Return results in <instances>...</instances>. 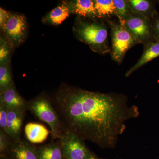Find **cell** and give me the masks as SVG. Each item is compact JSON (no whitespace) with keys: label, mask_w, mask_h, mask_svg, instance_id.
Masks as SVG:
<instances>
[{"label":"cell","mask_w":159,"mask_h":159,"mask_svg":"<svg viewBox=\"0 0 159 159\" xmlns=\"http://www.w3.org/2000/svg\"><path fill=\"white\" fill-rule=\"evenodd\" d=\"M151 25L153 39L159 41V15L157 12L152 18Z\"/></svg>","instance_id":"cell-22"},{"label":"cell","mask_w":159,"mask_h":159,"mask_svg":"<svg viewBox=\"0 0 159 159\" xmlns=\"http://www.w3.org/2000/svg\"><path fill=\"white\" fill-rule=\"evenodd\" d=\"M158 3H159V1H157Z\"/></svg>","instance_id":"cell-27"},{"label":"cell","mask_w":159,"mask_h":159,"mask_svg":"<svg viewBox=\"0 0 159 159\" xmlns=\"http://www.w3.org/2000/svg\"><path fill=\"white\" fill-rule=\"evenodd\" d=\"M73 32L77 39L88 45L94 52L101 54L110 52L107 28L102 22L77 16Z\"/></svg>","instance_id":"cell-2"},{"label":"cell","mask_w":159,"mask_h":159,"mask_svg":"<svg viewBox=\"0 0 159 159\" xmlns=\"http://www.w3.org/2000/svg\"><path fill=\"white\" fill-rule=\"evenodd\" d=\"M70 14V11L65 1H62L61 4L45 16L42 21L46 25H58L69 17Z\"/></svg>","instance_id":"cell-13"},{"label":"cell","mask_w":159,"mask_h":159,"mask_svg":"<svg viewBox=\"0 0 159 159\" xmlns=\"http://www.w3.org/2000/svg\"><path fill=\"white\" fill-rule=\"evenodd\" d=\"M9 12L1 8L0 9V28L2 29L6 25L9 18Z\"/></svg>","instance_id":"cell-24"},{"label":"cell","mask_w":159,"mask_h":159,"mask_svg":"<svg viewBox=\"0 0 159 159\" xmlns=\"http://www.w3.org/2000/svg\"><path fill=\"white\" fill-rule=\"evenodd\" d=\"M27 110L49 125L53 139L59 140L67 132L59 119L51 98L44 93L28 101Z\"/></svg>","instance_id":"cell-3"},{"label":"cell","mask_w":159,"mask_h":159,"mask_svg":"<svg viewBox=\"0 0 159 159\" xmlns=\"http://www.w3.org/2000/svg\"><path fill=\"white\" fill-rule=\"evenodd\" d=\"M59 140L62 143L65 159H89L93 156L86 147L83 140L73 133L68 131Z\"/></svg>","instance_id":"cell-7"},{"label":"cell","mask_w":159,"mask_h":159,"mask_svg":"<svg viewBox=\"0 0 159 159\" xmlns=\"http://www.w3.org/2000/svg\"><path fill=\"white\" fill-rule=\"evenodd\" d=\"M8 109L0 105V130L6 133L7 131V114Z\"/></svg>","instance_id":"cell-23"},{"label":"cell","mask_w":159,"mask_h":159,"mask_svg":"<svg viewBox=\"0 0 159 159\" xmlns=\"http://www.w3.org/2000/svg\"><path fill=\"white\" fill-rule=\"evenodd\" d=\"M6 155L11 159H38L37 147L21 140L13 142Z\"/></svg>","instance_id":"cell-10"},{"label":"cell","mask_w":159,"mask_h":159,"mask_svg":"<svg viewBox=\"0 0 159 159\" xmlns=\"http://www.w3.org/2000/svg\"><path fill=\"white\" fill-rule=\"evenodd\" d=\"M120 24L131 33L139 43L145 45L153 39L152 32L151 20L145 16L132 11Z\"/></svg>","instance_id":"cell-6"},{"label":"cell","mask_w":159,"mask_h":159,"mask_svg":"<svg viewBox=\"0 0 159 159\" xmlns=\"http://www.w3.org/2000/svg\"><path fill=\"white\" fill-rule=\"evenodd\" d=\"M97 18H106L116 15V9L111 0H93Z\"/></svg>","instance_id":"cell-17"},{"label":"cell","mask_w":159,"mask_h":159,"mask_svg":"<svg viewBox=\"0 0 159 159\" xmlns=\"http://www.w3.org/2000/svg\"><path fill=\"white\" fill-rule=\"evenodd\" d=\"M14 84L11 63L0 65V93L8 89Z\"/></svg>","instance_id":"cell-19"},{"label":"cell","mask_w":159,"mask_h":159,"mask_svg":"<svg viewBox=\"0 0 159 159\" xmlns=\"http://www.w3.org/2000/svg\"><path fill=\"white\" fill-rule=\"evenodd\" d=\"M26 111L24 109L8 110L6 134L13 142L21 140V130Z\"/></svg>","instance_id":"cell-8"},{"label":"cell","mask_w":159,"mask_h":159,"mask_svg":"<svg viewBox=\"0 0 159 159\" xmlns=\"http://www.w3.org/2000/svg\"><path fill=\"white\" fill-rule=\"evenodd\" d=\"M71 14L79 17L95 19L97 18L93 1L91 0L65 1Z\"/></svg>","instance_id":"cell-11"},{"label":"cell","mask_w":159,"mask_h":159,"mask_svg":"<svg viewBox=\"0 0 159 159\" xmlns=\"http://www.w3.org/2000/svg\"><path fill=\"white\" fill-rule=\"evenodd\" d=\"M37 151L38 159H65L60 140L37 147Z\"/></svg>","instance_id":"cell-14"},{"label":"cell","mask_w":159,"mask_h":159,"mask_svg":"<svg viewBox=\"0 0 159 159\" xmlns=\"http://www.w3.org/2000/svg\"><path fill=\"white\" fill-rule=\"evenodd\" d=\"M0 159H11L10 157L7 155H0Z\"/></svg>","instance_id":"cell-25"},{"label":"cell","mask_w":159,"mask_h":159,"mask_svg":"<svg viewBox=\"0 0 159 159\" xmlns=\"http://www.w3.org/2000/svg\"><path fill=\"white\" fill-rule=\"evenodd\" d=\"M11 138L6 133L0 130V154L6 155L13 143Z\"/></svg>","instance_id":"cell-21"},{"label":"cell","mask_w":159,"mask_h":159,"mask_svg":"<svg viewBox=\"0 0 159 159\" xmlns=\"http://www.w3.org/2000/svg\"><path fill=\"white\" fill-rule=\"evenodd\" d=\"M0 105L8 110L24 109L27 110L28 101L20 95L14 84L8 89L0 93Z\"/></svg>","instance_id":"cell-9"},{"label":"cell","mask_w":159,"mask_h":159,"mask_svg":"<svg viewBox=\"0 0 159 159\" xmlns=\"http://www.w3.org/2000/svg\"><path fill=\"white\" fill-rule=\"evenodd\" d=\"M14 46L6 35L1 33L0 37V65L11 63Z\"/></svg>","instance_id":"cell-18"},{"label":"cell","mask_w":159,"mask_h":159,"mask_svg":"<svg viewBox=\"0 0 159 159\" xmlns=\"http://www.w3.org/2000/svg\"><path fill=\"white\" fill-rule=\"evenodd\" d=\"M89 159H97V158L95 157H94L93 156H92Z\"/></svg>","instance_id":"cell-26"},{"label":"cell","mask_w":159,"mask_h":159,"mask_svg":"<svg viewBox=\"0 0 159 159\" xmlns=\"http://www.w3.org/2000/svg\"><path fill=\"white\" fill-rule=\"evenodd\" d=\"M113 2L116 9V15L121 24L131 14V10L127 1L113 0Z\"/></svg>","instance_id":"cell-20"},{"label":"cell","mask_w":159,"mask_h":159,"mask_svg":"<svg viewBox=\"0 0 159 159\" xmlns=\"http://www.w3.org/2000/svg\"><path fill=\"white\" fill-rule=\"evenodd\" d=\"M159 56V41L152 40L145 45V48L142 57L138 62L126 72L125 76L128 77L145 64Z\"/></svg>","instance_id":"cell-12"},{"label":"cell","mask_w":159,"mask_h":159,"mask_svg":"<svg viewBox=\"0 0 159 159\" xmlns=\"http://www.w3.org/2000/svg\"><path fill=\"white\" fill-rule=\"evenodd\" d=\"M26 138L32 143H41L47 139L49 132L47 128L39 123L30 122L25 129Z\"/></svg>","instance_id":"cell-15"},{"label":"cell","mask_w":159,"mask_h":159,"mask_svg":"<svg viewBox=\"0 0 159 159\" xmlns=\"http://www.w3.org/2000/svg\"><path fill=\"white\" fill-rule=\"evenodd\" d=\"M1 30L15 48H17L22 44L28 37L29 25L27 18L23 14L9 12V19Z\"/></svg>","instance_id":"cell-5"},{"label":"cell","mask_w":159,"mask_h":159,"mask_svg":"<svg viewBox=\"0 0 159 159\" xmlns=\"http://www.w3.org/2000/svg\"></svg>","instance_id":"cell-28"},{"label":"cell","mask_w":159,"mask_h":159,"mask_svg":"<svg viewBox=\"0 0 159 159\" xmlns=\"http://www.w3.org/2000/svg\"><path fill=\"white\" fill-rule=\"evenodd\" d=\"M127 2L132 12L145 16L151 20L157 12L151 1L148 0H129Z\"/></svg>","instance_id":"cell-16"},{"label":"cell","mask_w":159,"mask_h":159,"mask_svg":"<svg viewBox=\"0 0 159 159\" xmlns=\"http://www.w3.org/2000/svg\"><path fill=\"white\" fill-rule=\"evenodd\" d=\"M51 99L67 131L100 146L112 144L126 118L122 101L109 94L62 83Z\"/></svg>","instance_id":"cell-1"},{"label":"cell","mask_w":159,"mask_h":159,"mask_svg":"<svg viewBox=\"0 0 159 159\" xmlns=\"http://www.w3.org/2000/svg\"><path fill=\"white\" fill-rule=\"evenodd\" d=\"M111 29L113 59L119 64L121 63L126 52L135 45L139 43L131 33L124 26L107 20Z\"/></svg>","instance_id":"cell-4"}]
</instances>
